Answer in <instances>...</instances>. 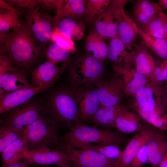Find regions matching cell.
I'll return each mask as SVG.
<instances>
[{"instance_id": "cell-1", "label": "cell", "mask_w": 167, "mask_h": 167, "mask_svg": "<svg viewBox=\"0 0 167 167\" xmlns=\"http://www.w3.org/2000/svg\"><path fill=\"white\" fill-rule=\"evenodd\" d=\"M0 53L10 58L13 66L26 73L41 64L46 48L33 36L24 21L7 32H0Z\"/></svg>"}, {"instance_id": "cell-2", "label": "cell", "mask_w": 167, "mask_h": 167, "mask_svg": "<svg viewBox=\"0 0 167 167\" xmlns=\"http://www.w3.org/2000/svg\"><path fill=\"white\" fill-rule=\"evenodd\" d=\"M39 97L41 114L59 131L72 129L78 118L75 89L68 84L54 86Z\"/></svg>"}, {"instance_id": "cell-3", "label": "cell", "mask_w": 167, "mask_h": 167, "mask_svg": "<svg viewBox=\"0 0 167 167\" xmlns=\"http://www.w3.org/2000/svg\"><path fill=\"white\" fill-rule=\"evenodd\" d=\"M127 137L118 130L105 129L88 125L75 124L74 128L60 135L61 143L68 144L79 142L93 144L116 146L120 148L127 140Z\"/></svg>"}, {"instance_id": "cell-4", "label": "cell", "mask_w": 167, "mask_h": 167, "mask_svg": "<svg viewBox=\"0 0 167 167\" xmlns=\"http://www.w3.org/2000/svg\"><path fill=\"white\" fill-rule=\"evenodd\" d=\"M68 67V84L75 89L94 84L108 72L103 62L86 54L75 59Z\"/></svg>"}, {"instance_id": "cell-5", "label": "cell", "mask_w": 167, "mask_h": 167, "mask_svg": "<svg viewBox=\"0 0 167 167\" xmlns=\"http://www.w3.org/2000/svg\"><path fill=\"white\" fill-rule=\"evenodd\" d=\"M58 132L53 124L41 114L24 131L22 137L28 151L41 148L59 149L61 143Z\"/></svg>"}, {"instance_id": "cell-6", "label": "cell", "mask_w": 167, "mask_h": 167, "mask_svg": "<svg viewBox=\"0 0 167 167\" xmlns=\"http://www.w3.org/2000/svg\"><path fill=\"white\" fill-rule=\"evenodd\" d=\"M34 98L0 114V125L23 133L41 114L40 98Z\"/></svg>"}, {"instance_id": "cell-7", "label": "cell", "mask_w": 167, "mask_h": 167, "mask_svg": "<svg viewBox=\"0 0 167 167\" xmlns=\"http://www.w3.org/2000/svg\"><path fill=\"white\" fill-rule=\"evenodd\" d=\"M17 9L33 36L46 49L51 41L56 22L55 16H52L49 12L41 11L35 8Z\"/></svg>"}, {"instance_id": "cell-8", "label": "cell", "mask_w": 167, "mask_h": 167, "mask_svg": "<svg viewBox=\"0 0 167 167\" xmlns=\"http://www.w3.org/2000/svg\"><path fill=\"white\" fill-rule=\"evenodd\" d=\"M26 73L13 66L6 54H0V97L7 92L34 87L27 79Z\"/></svg>"}, {"instance_id": "cell-9", "label": "cell", "mask_w": 167, "mask_h": 167, "mask_svg": "<svg viewBox=\"0 0 167 167\" xmlns=\"http://www.w3.org/2000/svg\"><path fill=\"white\" fill-rule=\"evenodd\" d=\"M72 167H117L116 162L93 150L77 148L61 143Z\"/></svg>"}, {"instance_id": "cell-10", "label": "cell", "mask_w": 167, "mask_h": 167, "mask_svg": "<svg viewBox=\"0 0 167 167\" xmlns=\"http://www.w3.org/2000/svg\"><path fill=\"white\" fill-rule=\"evenodd\" d=\"M75 94L78 109L76 124L88 125L101 105L96 87L94 84L79 86Z\"/></svg>"}, {"instance_id": "cell-11", "label": "cell", "mask_w": 167, "mask_h": 167, "mask_svg": "<svg viewBox=\"0 0 167 167\" xmlns=\"http://www.w3.org/2000/svg\"><path fill=\"white\" fill-rule=\"evenodd\" d=\"M108 72L94 84L96 87L100 105L103 106L121 104L125 95L120 75L113 70Z\"/></svg>"}, {"instance_id": "cell-12", "label": "cell", "mask_w": 167, "mask_h": 167, "mask_svg": "<svg viewBox=\"0 0 167 167\" xmlns=\"http://www.w3.org/2000/svg\"><path fill=\"white\" fill-rule=\"evenodd\" d=\"M164 91L163 83L151 80L136 93L133 98L135 101L127 105L130 109H138L145 111L159 109H165L163 104Z\"/></svg>"}, {"instance_id": "cell-13", "label": "cell", "mask_w": 167, "mask_h": 167, "mask_svg": "<svg viewBox=\"0 0 167 167\" xmlns=\"http://www.w3.org/2000/svg\"><path fill=\"white\" fill-rule=\"evenodd\" d=\"M69 66H58L47 60L32 70L31 83L34 87L42 86L49 89L54 86Z\"/></svg>"}, {"instance_id": "cell-14", "label": "cell", "mask_w": 167, "mask_h": 167, "mask_svg": "<svg viewBox=\"0 0 167 167\" xmlns=\"http://www.w3.org/2000/svg\"><path fill=\"white\" fill-rule=\"evenodd\" d=\"M110 4L97 18L93 24L95 31L105 39L109 40L118 36L122 11Z\"/></svg>"}, {"instance_id": "cell-15", "label": "cell", "mask_w": 167, "mask_h": 167, "mask_svg": "<svg viewBox=\"0 0 167 167\" xmlns=\"http://www.w3.org/2000/svg\"><path fill=\"white\" fill-rule=\"evenodd\" d=\"M112 70L120 75L122 82L123 91L125 96L134 98L137 92L151 79L137 71L130 65H112Z\"/></svg>"}, {"instance_id": "cell-16", "label": "cell", "mask_w": 167, "mask_h": 167, "mask_svg": "<svg viewBox=\"0 0 167 167\" xmlns=\"http://www.w3.org/2000/svg\"><path fill=\"white\" fill-rule=\"evenodd\" d=\"M149 49L143 43L140 45L135 44L130 51L125 64L130 65L139 73L151 78L157 65Z\"/></svg>"}, {"instance_id": "cell-17", "label": "cell", "mask_w": 167, "mask_h": 167, "mask_svg": "<svg viewBox=\"0 0 167 167\" xmlns=\"http://www.w3.org/2000/svg\"><path fill=\"white\" fill-rule=\"evenodd\" d=\"M24 160L29 164L55 165L59 166L69 163L67 156L60 149L41 148L28 151Z\"/></svg>"}, {"instance_id": "cell-18", "label": "cell", "mask_w": 167, "mask_h": 167, "mask_svg": "<svg viewBox=\"0 0 167 167\" xmlns=\"http://www.w3.org/2000/svg\"><path fill=\"white\" fill-rule=\"evenodd\" d=\"M47 88L40 86L26 88L6 93L0 97V115L30 101Z\"/></svg>"}, {"instance_id": "cell-19", "label": "cell", "mask_w": 167, "mask_h": 167, "mask_svg": "<svg viewBox=\"0 0 167 167\" xmlns=\"http://www.w3.org/2000/svg\"><path fill=\"white\" fill-rule=\"evenodd\" d=\"M154 129L146 125L137 131L122 151V156L116 163L117 167H126L141 148L145 144L153 133Z\"/></svg>"}, {"instance_id": "cell-20", "label": "cell", "mask_w": 167, "mask_h": 167, "mask_svg": "<svg viewBox=\"0 0 167 167\" xmlns=\"http://www.w3.org/2000/svg\"><path fill=\"white\" fill-rule=\"evenodd\" d=\"M127 105L103 106L99 107L90 124L100 128L112 130L115 127V122L118 114L123 111L130 109Z\"/></svg>"}, {"instance_id": "cell-21", "label": "cell", "mask_w": 167, "mask_h": 167, "mask_svg": "<svg viewBox=\"0 0 167 167\" xmlns=\"http://www.w3.org/2000/svg\"><path fill=\"white\" fill-rule=\"evenodd\" d=\"M146 145L148 163L153 167H157L167 153V139L163 134L154 130Z\"/></svg>"}, {"instance_id": "cell-22", "label": "cell", "mask_w": 167, "mask_h": 167, "mask_svg": "<svg viewBox=\"0 0 167 167\" xmlns=\"http://www.w3.org/2000/svg\"><path fill=\"white\" fill-rule=\"evenodd\" d=\"M163 11L158 3L147 0H140L133 8L132 14L134 20L140 27L148 23L159 12Z\"/></svg>"}, {"instance_id": "cell-23", "label": "cell", "mask_w": 167, "mask_h": 167, "mask_svg": "<svg viewBox=\"0 0 167 167\" xmlns=\"http://www.w3.org/2000/svg\"><path fill=\"white\" fill-rule=\"evenodd\" d=\"M138 34V26L134 21L125 12L121 11V16L118 28V35L124 44L127 50H131L136 44Z\"/></svg>"}, {"instance_id": "cell-24", "label": "cell", "mask_w": 167, "mask_h": 167, "mask_svg": "<svg viewBox=\"0 0 167 167\" xmlns=\"http://www.w3.org/2000/svg\"><path fill=\"white\" fill-rule=\"evenodd\" d=\"M85 10L84 0H60L55 15L56 22L65 18L79 20L85 17Z\"/></svg>"}, {"instance_id": "cell-25", "label": "cell", "mask_w": 167, "mask_h": 167, "mask_svg": "<svg viewBox=\"0 0 167 167\" xmlns=\"http://www.w3.org/2000/svg\"><path fill=\"white\" fill-rule=\"evenodd\" d=\"M129 109L121 112L115 122V127L123 134L138 131L142 128L144 125L139 115L136 112L130 111Z\"/></svg>"}, {"instance_id": "cell-26", "label": "cell", "mask_w": 167, "mask_h": 167, "mask_svg": "<svg viewBox=\"0 0 167 167\" xmlns=\"http://www.w3.org/2000/svg\"><path fill=\"white\" fill-rule=\"evenodd\" d=\"M105 40L95 32H91L84 43L86 54L103 62L108 51V46Z\"/></svg>"}, {"instance_id": "cell-27", "label": "cell", "mask_w": 167, "mask_h": 167, "mask_svg": "<svg viewBox=\"0 0 167 167\" xmlns=\"http://www.w3.org/2000/svg\"><path fill=\"white\" fill-rule=\"evenodd\" d=\"M27 151L26 143L22 136L0 153L2 165H11L23 160Z\"/></svg>"}, {"instance_id": "cell-28", "label": "cell", "mask_w": 167, "mask_h": 167, "mask_svg": "<svg viewBox=\"0 0 167 167\" xmlns=\"http://www.w3.org/2000/svg\"><path fill=\"white\" fill-rule=\"evenodd\" d=\"M85 25V23L78 20L65 18L57 21L55 27L73 41H79L84 36Z\"/></svg>"}, {"instance_id": "cell-29", "label": "cell", "mask_w": 167, "mask_h": 167, "mask_svg": "<svg viewBox=\"0 0 167 167\" xmlns=\"http://www.w3.org/2000/svg\"><path fill=\"white\" fill-rule=\"evenodd\" d=\"M108 51L106 59L112 65L121 66L126 62L128 52L123 43L118 35L109 40Z\"/></svg>"}, {"instance_id": "cell-30", "label": "cell", "mask_w": 167, "mask_h": 167, "mask_svg": "<svg viewBox=\"0 0 167 167\" xmlns=\"http://www.w3.org/2000/svg\"><path fill=\"white\" fill-rule=\"evenodd\" d=\"M66 144L77 148L94 151L109 159L115 161L116 163L120 159L123 151L118 147L112 145H103L76 141Z\"/></svg>"}, {"instance_id": "cell-31", "label": "cell", "mask_w": 167, "mask_h": 167, "mask_svg": "<svg viewBox=\"0 0 167 167\" xmlns=\"http://www.w3.org/2000/svg\"><path fill=\"white\" fill-rule=\"evenodd\" d=\"M142 119L147 123L162 130H167V114L163 109L149 111L138 109H133Z\"/></svg>"}, {"instance_id": "cell-32", "label": "cell", "mask_w": 167, "mask_h": 167, "mask_svg": "<svg viewBox=\"0 0 167 167\" xmlns=\"http://www.w3.org/2000/svg\"><path fill=\"white\" fill-rule=\"evenodd\" d=\"M138 34L143 43L163 61L167 60V41L165 39L156 38L146 34L138 27Z\"/></svg>"}, {"instance_id": "cell-33", "label": "cell", "mask_w": 167, "mask_h": 167, "mask_svg": "<svg viewBox=\"0 0 167 167\" xmlns=\"http://www.w3.org/2000/svg\"><path fill=\"white\" fill-rule=\"evenodd\" d=\"M71 52L62 48L56 43L52 42L46 49V57L47 60L57 65L61 63L62 65H70L71 62Z\"/></svg>"}, {"instance_id": "cell-34", "label": "cell", "mask_w": 167, "mask_h": 167, "mask_svg": "<svg viewBox=\"0 0 167 167\" xmlns=\"http://www.w3.org/2000/svg\"><path fill=\"white\" fill-rule=\"evenodd\" d=\"M110 0H88L85 4V18L88 24L94 22L109 5Z\"/></svg>"}, {"instance_id": "cell-35", "label": "cell", "mask_w": 167, "mask_h": 167, "mask_svg": "<svg viewBox=\"0 0 167 167\" xmlns=\"http://www.w3.org/2000/svg\"><path fill=\"white\" fill-rule=\"evenodd\" d=\"M163 11L159 12L147 24L138 27L146 34L152 37L165 39V24L162 15Z\"/></svg>"}, {"instance_id": "cell-36", "label": "cell", "mask_w": 167, "mask_h": 167, "mask_svg": "<svg viewBox=\"0 0 167 167\" xmlns=\"http://www.w3.org/2000/svg\"><path fill=\"white\" fill-rule=\"evenodd\" d=\"M18 10L11 11L0 9V32H7L20 23Z\"/></svg>"}, {"instance_id": "cell-37", "label": "cell", "mask_w": 167, "mask_h": 167, "mask_svg": "<svg viewBox=\"0 0 167 167\" xmlns=\"http://www.w3.org/2000/svg\"><path fill=\"white\" fill-rule=\"evenodd\" d=\"M23 135L22 132L0 125V153Z\"/></svg>"}, {"instance_id": "cell-38", "label": "cell", "mask_w": 167, "mask_h": 167, "mask_svg": "<svg viewBox=\"0 0 167 167\" xmlns=\"http://www.w3.org/2000/svg\"><path fill=\"white\" fill-rule=\"evenodd\" d=\"M51 41L56 43L64 49L72 52L76 50L73 40L62 34L55 27L54 29Z\"/></svg>"}, {"instance_id": "cell-39", "label": "cell", "mask_w": 167, "mask_h": 167, "mask_svg": "<svg viewBox=\"0 0 167 167\" xmlns=\"http://www.w3.org/2000/svg\"><path fill=\"white\" fill-rule=\"evenodd\" d=\"M150 78L152 81L158 83L167 81V60L156 65Z\"/></svg>"}, {"instance_id": "cell-40", "label": "cell", "mask_w": 167, "mask_h": 167, "mask_svg": "<svg viewBox=\"0 0 167 167\" xmlns=\"http://www.w3.org/2000/svg\"><path fill=\"white\" fill-rule=\"evenodd\" d=\"M147 163H148V157L145 144L141 148L126 167H142Z\"/></svg>"}, {"instance_id": "cell-41", "label": "cell", "mask_w": 167, "mask_h": 167, "mask_svg": "<svg viewBox=\"0 0 167 167\" xmlns=\"http://www.w3.org/2000/svg\"><path fill=\"white\" fill-rule=\"evenodd\" d=\"M41 0H7L5 1L17 8L31 9L35 8Z\"/></svg>"}, {"instance_id": "cell-42", "label": "cell", "mask_w": 167, "mask_h": 167, "mask_svg": "<svg viewBox=\"0 0 167 167\" xmlns=\"http://www.w3.org/2000/svg\"><path fill=\"white\" fill-rule=\"evenodd\" d=\"M59 0H41L36 7L37 10L42 12H48L56 9L58 6Z\"/></svg>"}, {"instance_id": "cell-43", "label": "cell", "mask_w": 167, "mask_h": 167, "mask_svg": "<svg viewBox=\"0 0 167 167\" xmlns=\"http://www.w3.org/2000/svg\"><path fill=\"white\" fill-rule=\"evenodd\" d=\"M30 164L26 161L22 160L11 165H2V167H29Z\"/></svg>"}, {"instance_id": "cell-44", "label": "cell", "mask_w": 167, "mask_h": 167, "mask_svg": "<svg viewBox=\"0 0 167 167\" xmlns=\"http://www.w3.org/2000/svg\"><path fill=\"white\" fill-rule=\"evenodd\" d=\"M165 83L163 104L165 110L167 111V81Z\"/></svg>"}, {"instance_id": "cell-45", "label": "cell", "mask_w": 167, "mask_h": 167, "mask_svg": "<svg viewBox=\"0 0 167 167\" xmlns=\"http://www.w3.org/2000/svg\"><path fill=\"white\" fill-rule=\"evenodd\" d=\"M162 15L165 24V38L167 41V14L163 11L162 12Z\"/></svg>"}, {"instance_id": "cell-46", "label": "cell", "mask_w": 167, "mask_h": 167, "mask_svg": "<svg viewBox=\"0 0 167 167\" xmlns=\"http://www.w3.org/2000/svg\"><path fill=\"white\" fill-rule=\"evenodd\" d=\"M158 3L163 10L167 13V0H159Z\"/></svg>"}, {"instance_id": "cell-47", "label": "cell", "mask_w": 167, "mask_h": 167, "mask_svg": "<svg viewBox=\"0 0 167 167\" xmlns=\"http://www.w3.org/2000/svg\"><path fill=\"white\" fill-rule=\"evenodd\" d=\"M157 167H167V153L164 156Z\"/></svg>"}, {"instance_id": "cell-48", "label": "cell", "mask_w": 167, "mask_h": 167, "mask_svg": "<svg viewBox=\"0 0 167 167\" xmlns=\"http://www.w3.org/2000/svg\"><path fill=\"white\" fill-rule=\"evenodd\" d=\"M31 167H54L52 165H42L38 164H30Z\"/></svg>"}, {"instance_id": "cell-49", "label": "cell", "mask_w": 167, "mask_h": 167, "mask_svg": "<svg viewBox=\"0 0 167 167\" xmlns=\"http://www.w3.org/2000/svg\"><path fill=\"white\" fill-rule=\"evenodd\" d=\"M58 167H72L69 163L62 164L61 165L58 166Z\"/></svg>"}]
</instances>
